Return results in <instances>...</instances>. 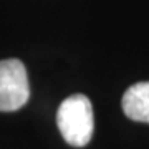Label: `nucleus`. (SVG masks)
Masks as SVG:
<instances>
[{
    "label": "nucleus",
    "mask_w": 149,
    "mask_h": 149,
    "mask_svg": "<svg viewBox=\"0 0 149 149\" xmlns=\"http://www.w3.org/2000/svg\"><path fill=\"white\" fill-rule=\"evenodd\" d=\"M124 114L139 123H149V81L129 86L123 96Z\"/></svg>",
    "instance_id": "7ed1b4c3"
},
{
    "label": "nucleus",
    "mask_w": 149,
    "mask_h": 149,
    "mask_svg": "<svg viewBox=\"0 0 149 149\" xmlns=\"http://www.w3.org/2000/svg\"><path fill=\"white\" fill-rule=\"evenodd\" d=\"M56 124L63 139L71 146L83 148L93 138V106L85 95L66 98L58 108Z\"/></svg>",
    "instance_id": "f257e3e1"
},
{
    "label": "nucleus",
    "mask_w": 149,
    "mask_h": 149,
    "mask_svg": "<svg viewBox=\"0 0 149 149\" xmlns=\"http://www.w3.org/2000/svg\"><path fill=\"white\" fill-rule=\"evenodd\" d=\"M30 85L25 65L17 58L0 60V111L10 113L25 106Z\"/></svg>",
    "instance_id": "f03ea898"
}]
</instances>
